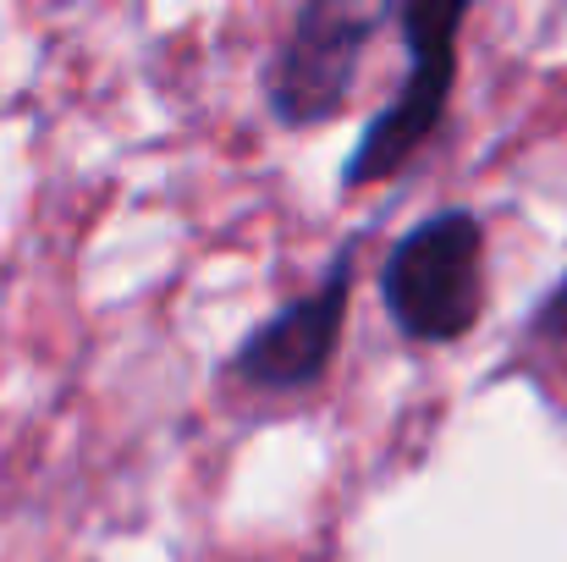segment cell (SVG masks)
<instances>
[{
    "label": "cell",
    "mask_w": 567,
    "mask_h": 562,
    "mask_svg": "<svg viewBox=\"0 0 567 562\" xmlns=\"http://www.w3.org/2000/svg\"><path fill=\"white\" fill-rule=\"evenodd\" d=\"M380 304L408 343L446 348L485 309V221L463 204L402 232L380 265Z\"/></svg>",
    "instance_id": "obj_1"
},
{
    "label": "cell",
    "mask_w": 567,
    "mask_h": 562,
    "mask_svg": "<svg viewBox=\"0 0 567 562\" xmlns=\"http://www.w3.org/2000/svg\"><path fill=\"white\" fill-rule=\"evenodd\" d=\"M408 44V72L396 100L370 116V127L359 133L348 166H342V193H364L375 183H391L441 127L446 105H452V83H457V28L468 22L463 0H408L391 11Z\"/></svg>",
    "instance_id": "obj_2"
},
{
    "label": "cell",
    "mask_w": 567,
    "mask_h": 562,
    "mask_svg": "<svg viewBox=\"0 0 567 562\" xmlns=\"http://www.w3.org/2000/svg\"><path fill=\"white\" fill-rule=\"evenodd\" d=\"M391 11L370 0H303L265 67V105L287 133L337 122L353 100L364 50Z\"/></svg>",
    "instance_id": "obj_3"
},
{
    "label": "cell",
    "mask_w": 567,
    "mask_h": 562,
    "mask_svg": "<svg viewBox=\"0 0 567 562\" xmlns=\"http://www.w3.org/2000/svg\"><path fill=\"white\" fill-rule=\"evenodd\" d=\"M353 265H359V237H348L331 259V270L320 276V287H309L303 298L281 304L270 320H259L226 359V375L243 380L259 397H298L315 391L342 343L348 326V304H353Z\"/></svg>",
    "instance_id": "obj_4"
},
{
    "label": "cell",
    "mask_w": 567,
    "mask_h": 562,
    "mask_svg": "<svg viewBox=\"0 0 567 562\" xmlns=\"http://www.w3.org/2000/svg\"><path fill=\"white\" fill-rule=\"evenodd\" d=\"M529 331L540 337V343H557V348H567V276L535 304V315H529Z\"/></svg>",
    "instance_id": "obj_5"
}]
</instances>
